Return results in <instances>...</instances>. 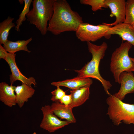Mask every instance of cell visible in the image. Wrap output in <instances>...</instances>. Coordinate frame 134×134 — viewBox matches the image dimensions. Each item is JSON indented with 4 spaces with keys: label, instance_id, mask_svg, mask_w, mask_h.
Wrapping results in <instances>:
<instances>
[{
    "label": "cell",
    "instance_id": "5",
    "mask_svg": "<svg viewBox=\"0 0 134 134\" xmlns=\"http://www.w3.org/2000/svg\"><path fill=\"white\" fill-rule=\"evenodd\" d=\"M132 46L127 41L122 42L112 54L110 70L115 81L119 84L120 75L122 72L134 71V64L129 55V51Z\"/></svg>",
    "mask_w": 134,
    "mask_h": 134
},
{
    "label": "cell",
    "instance_id": "4",
    "mask_svg": "<svg viewBox=\"0 0 134 134\" xmlns=\"http://www.w3.org/2000/svg\"><path fill=\"white\" fill-rule=\"evenodd\" d=\"M107 104V114L113 124L118 126L122 121L126 124H134V104L124 103L114 95L106 99Z\"/></svg>",
    "mask_w": 134,
    "mask_h": 134
},
{
    "label": "cell",
    "instance_id": "20",
    "mask_svg": "<svg viewBox=\"0 0 134 134\" xmlns=\"http://www.w3.org/2000/svg\"><path fill=\"white\" fill-rule=\"evenodd\" d=\"M124 23L134 27V0H128L126 2V15Z\"/></svg>",
    "mask_w": 134,
    "mask_h": 134
},
{
    "label": "cell",
    "instance_id": "25",
    "mask_svg": "<svg viewBox=\"0 0 134 134\" xmlns=\"http://www.w3.org/2000/svg\"><path fill=\"white\" fill-rule=\"evenodd\" d=\"M131 59L134 64V58L130 57Z\"/></svg>",
    "mask_w": 134,
    "mask_h": 134
},
{
    "label": "cell",
    "instance_id": "11",
    "mask_svg": "<svg viewBox=\"0 0 134 134\" xmlns=\"http://www.w3.org/2000/svg\"><path fill=\"white\" fill-rule=\"evenodd\" d=\"M121 86L118 91L114 95L122 100L126 95L134 92V76L132 72L124 71L122 72L120 77Z\"/></svg>",
    "mask_w": 134,
    "mask_h": 134
},
{
    "label": "cell",
    "instance_id": "19",
    "mask_svg": "<svg viewBox=\"0 0 134 134\" xmlns=\"http://www.w3.org/2000/svg\"><path fill=\"white\" fill-rule=\"evenodd\" d=\"M24 3V8L19 15L18 18L16 22V25L15 29L17 32L20 31V27L22 25V23L27 19L26 15L29 12L30 10V8L32 0H23Z\"/></svg>",
    "mask_w": 134,
    "mask_h": 134
},
{
    "label": "cell",
    "instance_id": "8",
    "mask_svg": "<svg viewBox=\"0 0 134 134\" xmlns=\"http://www.w3.org/2000/svg\"><path fill=\"white\" fill-rule=\"evenodd\" d=\"M16 55L15 53H8L4 59L8 63L11 70V74L9 75L11 84L13 85L15 82L19 80L31 87H32V84L36 87L37 83L34 78L31 77L27 78L20 71L16 63Z\"/></svg>",
    "mask_w": 134,
    "mask_h": 134
},
{
    "label": "cell",
    "instance_id": "17",
    "mask_svg": "<svg viewBox=\"0 0 134 134\" xmlns=\"http://www.w3.org/2000/svg\"><path fill=\"white\" fill-rule=\"evenodd\" d=\"M32 40V37L25 40H18L13 41L10 40L3 44V47L9 53L15 54L16 52L24 51L30 53L31 51L27 48V45Z\"/></svg>",
    "mask_w": 134,
    "mask_h": 134
},
{
    "label": "cell",
    "instance_id": "10",
    "mask_svg": "<svg viewBox=\"0 0 134 134\" xmlns=\"http://www.w3.org/2000/svg\"><path fill=\"white\" fill-rule=\"evenodd\" d=\"M117 34L123 40L126 41L134 46V27L123 23L110 27L105 37L109 38L112 34Z\"/></svg>",
    "mask_w": 134,
    "mask_h": 134
},
{
    "label": "cell",
    "instance_id": "1",
    "mask_svg": "<svg viewBox=\"0 0 134 134\" xmlns=\"http://www.w3.org/2000/svg\"><path fill=\"white\" fill-rule=\"evenodd\" d=\"M83 22L82 17L72 9L66 0H54L53 14L48 23V31L55 35L66 32H75Z\"/></svg>",
    "mask_w": 134,
    "mask_h": 134
},
{
    "label": "cell",
    "instance_id": "13",
    "mask_svg": "<svg viewBox=\"0 0 134 134\" xmlns=\"http://www.w3.org/2000/svg\"><path fill=\"white\" fill-rule=\"evenodd\" d=\"M51 110L54 114L61 119H65L70 123H75L76 120L72 109L57 101L52 103L50 105Z\"/></svg>",
    "mask_w": 134,
    "mask_h": 134
},
{
    "label": "cell",
    "instance_id": "12",
    "mask_svg": "<svg viewBox=\"0 0 134 134\" xmlns=\"http://www.w3.org/2000/svg\"><path fill=\"white\" fill-rule=\"evenodd\" d=\"M15 86L5 82L0 83V100L6 105L12 107L17 104L16 96L14 93Z\"/></svg>",
    "mask_w": 134,
    "mask_h": 134
},
{
    "label": "cell",
    "instance_id": "24",
    "mask_svg": "<svg viewBox=\"0 0 134 134\" xmlns=\"http://www.w3.org/2000/svg\"><path fill=\"white\" fill-rule=\"evenodd\" d=\"M3 46L0 44V58L4 59L7 53Z\"/></svg>",
    "mask_w": 134,
    "mask_h": 134
},
{
    "label": "cell",
    "instance_id": "15",
    "mask_svg": "<svg viewBox=\"0 0 134 134\" xmlns=\"http://www.w3.org/2000/svg\"><path fill=\"white\" fill-rule=\"evenodd\" d=\"M93 82L92 80L90 78H82L77 76L72 79L53 82L51 84L56 87L64 86L74 90L86 86H90Z\"/></svg>",
    "mask_w": 134,
    "mask_h": 134
},
{
    "label": "cell",
    "instance_id": "23",
    "mask_svg": "<svg viewBox=\"0 0 134 134\" xmlns=\"http://www.w3.org/2000/svg\"><path fill=\"white\" fill-rule=\"evenodd\" d=\"M61 103L66 106H68L71 103V94L65 95L59 101Z\"/></svg>",
    "mask_w": 134,
    "mask_h": 134
},
{
    "label": "cell",
    "instance_id": "2",
    "mask_svg": "<svg viewBox=\"0 0 134 134\" xmlns=\"http://www.w3.org/2000/svg\"><path fill=\"white\" fill-rule=\"evenodd\" d=\"M89 51L92 55L91 60L81 69L74 70L78 73L77 76L84 78H93L97 79L102 84L106 93L111 95L108 91L112 85L110 82L103 78L100 74L99 67L100 61L105 55L108 47L107 43L103 42L100 45H97L91 42H87Z\"/></svg>",
    "mask_w": 134,
    "mask_h": 134
},
{
    "label": "cell",
    "instance_id": "3",
    "mask_svg": "<svg viewBox=\"0 0 134 134\" xmlns=\"http://www.w3.org/2000/svg\"><path fill=\"white\" fill-rule=\"evenodd\" d=\"M54 0H34L33 8L26 17L30 23L33 24L43 35L48 31V22L53 14Z\"/></svg>",
    "mask_w": 134,
    "mask_h": 134
},
{
    "label": "cell",
    "instance_id": "9",
    "mask_svg": "<svg viewBox=\"0 0 134 134\" xmlns=\"http://www.w3.org/2000/svg\"><path fill=\"white\" fill-rule=\"evenodd\" d=\"M126 2L125 0H105V5L111 10L110 16L112 17L115 16L116 19L113 23H103L102 24L112 27L124 23L126 15Z\"/></svg>",
    "mask_w": 134,
    "mask_h": 134
},
{
    "label": "cell",
    "instance_id": "14",
    "mask_svg": "<svg viewBox=\"0 0 134 134\" xmlns=\"http://www.w3.org/2000/svg\"><path fill=\"white\" fill-rule=\"evenodd\" d=\"M90 85L70 91L71 101L68 106L72 109L80 106L89 99L90 94Z\"/></svg>",
    "mask_w": 134,
    "mask_h": 134
},
{
    "label": "cell",
    "instance_id": "7",
    "mask_svg": "<svg viewBox=\"0 0 134 134\" xmlns=\"http://www.w3.org/2000/svg\"><path fill=\"white\" fill-rule=\"evenodd\" d=\"M40 110L43 117L40 127L50 133L54 132L70 124L67 120L62 121L59 119L52 111L50 105L42 106Z\"/></svg>",
    "mask_w": 134,
    "mask_h": 134
},
{
    "label": "cell",
    "instance_id": "16",
    "mask_svg": "<svg viewBox=\"0 0 134 134\" xmlns=\"http://www.w3.org/2000/svg\"><path fill=\"white\" fill-rule=\"evenodd\" d=\"M15 91L16 96V101L19 107L22 108L28 99L32 97L35 92V89L27 84L22 83L21 85L15 87Z\"/></svg>",
    "mask_w": 134,
    "mask_h": 134
},
{
    "label": "cell",
    "instance_id": "26",
    "mask_svg": "<svg viewBox=\"0 0 134 134\" xmlns=\"http://www.w3.org/2000/svg\"><path fill=\"white\" fill-rule=\"evenodd\" d=\"M32 134H36V133L35 132H34Z\"/></svg>",
    "mask_w": 134,
    "mask_h": 134
},
{
    "label": "cell",
    "instance_id": "21",
    "mask_svg": "<svg viewBox=\"0 0 134 134\" xmlns=\"http://www.w3.org/2000/svg\"><path fill=\"white\" fill-rule=\"evenodd\" d=\"M105 0H80L81 4L89 5L91 7V9L94 11L103 9L102 8H107L108 7L105 3Z\"/></svg>",
    "mask_w": 134,
    "mask_h": 134
},
{
    "label": "cell",
    "instance_id": "6",
    "mask_svg": "<svg viewBox=\"0 0 134 134\" xmlns=\"http://www.w3.org/2000/svg\"><path fill=\"white\" fill-rule=\"evenodd\" d=\"M110 27L102 23L95 25L88 23L80 24L75 32L77 38L82 42H94L105 37Z\"/></svg>",
    "mask_w": 134,
    "mask_h": 134
},
{
    "label": "cell",
    "instance_id": "27",
    "mask_svg": "<svg viewBox=\"0 0 134 134\" xmlns=\"http://www.w3.org/2000/svg\"></svg>",
    "mask_w": 134,
    "mask_h": 134
},
{
    "label": "cell",
    "instance_id": "18",
    "mask_svg": "<svg viewBox=\"0 0 134 134\" xmlns=\"http://www.w3.org/2000/svg\"><path fill=\"white\" fill-rule=\"evenodd\" d=\"M14 19V18L9 16L0 23V44H4L8 40V37L10 31L16 26L13 22Z\"/></svg>",
    "mask_w": 134,
    "mask_h": 134
},
{
    "label": "cell",
    "instance_id": "22",
    "mask_svg": "<svg viewBox=\"0 0 134 134\" xmlns=\"http://www.w3.org/2000/svg\"><path fill=\"white\" fill-rule=\"evenodd\" d=\"M60 87L57 86V89L51 92L52 96L50 100L53 102L59 101L60 99L66 95L65 92L61 89Z\"/></svg>",
    "mask_w": 134,
    "mask_h": 134
}]
</instances>
